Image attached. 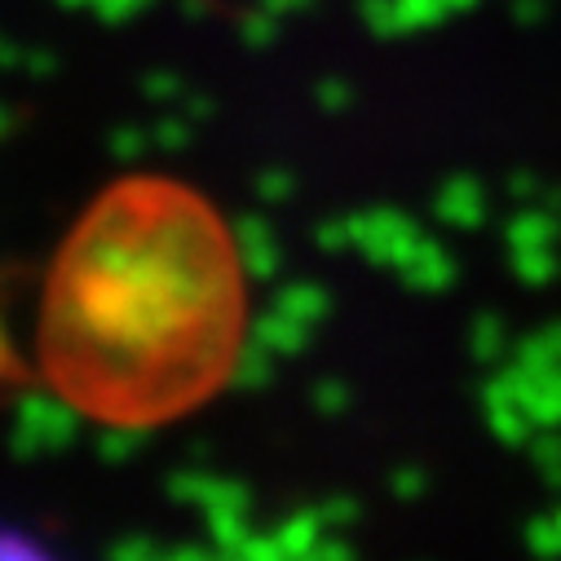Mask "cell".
Masks as SVG:
<instances>
[{
    "label": "cell",
    "mask_w": 561,
    "mask_h": 561,
    "mask_svg": "<svg viewBox=\"0 0 561 561\" xmlns=\"http://www.w3.org/2000/svg\"><path fill=\"white\" fill-rule=\"evenodd\" d=\"M0 561H62V557H54L45 543H36V539H27L19 530L0 526Z\"/></svg>",
    "instance_id": "7a4b0ae2"
},
{
    "label": "cell",
    "mask_w": 561,
    "mask_h": 561,
    "mask_svg": "<svg viewBox=\"0 0 561 561\" xmlns=\"http://www.w3.org/2000/svg\"><path fill=\"white\" fill-rule=\"evenodd\" d=\"M41 376L80 415L156 430L204 407L248 336V278L217 208L173 182L106 191L54 256Z\"/></svg>",
    "instance_id": "6da1fadb"
}]
</instances>
